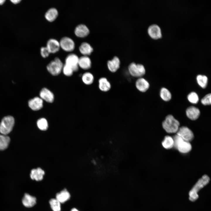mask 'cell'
Instances as JSON below:
<instances>
[{
    "label": "cell",
    "mask_w": 211,
    "mask_h": 211,
    "mask_svg": "<svg viewBox=\"0 0 211 211\" xmlns=\"http://www.w3.org/2000/svg\"><path fill=\"white\" fill-rule=\"evenodd\" d=\"M176 134L180 136L184 140L189 142L192 141L194 137L192 131L185 126L179 127Z\"/></svg>",
    "instance_id": "52a82bcc"
},
{
    "label": "cell",
    "mask_w": 211,
    "mask_h": 211,
    "mask_svg": "<svg viewBox=\"0 0 211 211\" xmlns=\"http://www.w3.org/2000/svg\"><path fill=\"white\" fill-rule=\"evenodd\" d=\"M56 199L60 203H63L68 200L70 197V194L66 189H64L56 195Z\"/></svg>",
    "instance_id": "7402d4cb"
},
{
    "label": "cell",
    "mask_w": 211,
    "mask_h": 211,
    "mask_svg": "<svg viewBox=\"0 0 211 211\" xmlns=\"http://www.w3.org/2000/svg\"><path fill=\"white\" fill-rule=\"evenodd\" d=\"M149 35L152 38L157 40L162 37V33L160 27L156 24H152L148 27L147 30Z\"/></svg>",
    "instance_id": "30bf717a"
},
{
    "label": "cell",
    "mask_w": 211,
    "mask_h": 211,
    "mask_svg": "<svg viewBox=\"0 0 211 211\" xmlns=\"http://www.w3.org/2000/svg\"><path fill=\"white\" fill-rule=\"evenodd\" d=\"M196 80L198 84L202 88H205L207 86L208 78L204 75H198L196 77Z\"/></svg>",
    "instance_id": "83f0119b"
},
{
    "label": "cell",
    "mask_w": 211,
    "mask_h": 211,
    "mask_svg": "<svg viewBox=\"0 0 211 211\" xmlns=\"http://www.w3.org/2000/svg\"><path fill=\"white\" fill-rule=\"evenodd\" d=\"M40 53L42 56L45 58L48 56L50 53L47 47H43L40 49Z\"/></svg>",
    "instance_id": "e575fe53"
},
{
    "label": "cell",
    "mask_w": 211,
    "mask_h": 211,
    "mask_svg": "<svg viewBox=\"0 0 211 211\" xmlns=\"http://www.w3.org/2000/svg\"><path fill=\"white\" fill-rule=\"evenodd\" d=\"M80 52L84 56L90 55L93 51V48L91 45L87 42H82L79 47Z\"/></svg>",
    "instance_id": "603a6c76"
},
{
    "label": "cell",
    "mask_w": 211,
    "mask_h": 211,
    "mask_svg": "<svg viewBox=\"0 0 211 211\" xmlns=\"http://www.w3.org/2000/svg\"><path fill=\"white\" fill-rule=\"evenodd\" d=\"M108 70L111 72H116L119 68L120 61L117 56H115L111 60H108L107 63Z\"/></svg>",
    "instance_id": "5bb4252c"
},
{
    "label": "cell",
    "mask_w": 211,
    "mask_h": 211,
    "mask_svg": "<svg viewBox=\"0 0 211 211\" xmlns=\"http://www.w3.org/2000/svg\"><path fill=\"white\" fill-rule=\"evenodd\" d=\"M174 141V146L180 152L186 153L191 149L192 146L189 142L184 140L180 136L175 135L173 137Z\"/></svg>",
    "instance_id": "3957f363"
},
{
    "label": "cell",
    "mask_w": 211,
    "mask_h": 211,
    "mask_svg": "<svg viewBox=\"0 0 211 211\" xmlns=\"http://www.w3.org/2000/svg\"><path fill=\"white\" fill-rule=\"evenodd\" d=\"M79 57L76 54H70L66 58L65 64L71 67L74 72H76L78 71L79 68Z\"/></svg>",
    "instance_id": "9c48e42d"
},
{
    "label": "cell",
    "mask_w": 211,
    "mask_h": 211,
    "mask_svg": "<svg viewBox=\"0 0 211 211\" xmlns=\"http://www.w3.org/2000/svg\"><path fill=\"white\" fill-rule=\"evenodd\" d=\"M28 104L30 108L32 110H38L42 108L43 100L40 97H36L30 100Z\"/></svg>",
    "instance_id": "8fae6325"
},
{
    "label": "cell",
    "mask_w": 211,
    "mask_h": 211,
    "mask_svg": "<svg viewBox=\"0 0 211 211\" xmlns=\"http://www.w3.org/2000/svg\"><path fill=\"white\" fill-rule=\"evenodd\" d=\"M10 142V138L8 136L0 135V150H3L7 148Z\"/></svg>",
    "instance_id": "d4e9b609"
},
{
    "label": "cell",
    "mask_w": 211,
    "mask_h": 211,
    "mask_svg": "<svg viewBox=\"0 0 211 211\" xmlns=\"http://www.w3.org/2000/svg\"><path fill=\"white\" fill-rule=\"evenodd\" d=\"M40 96L43 100L48 103H52L54 101L53 93L47 88H44L42 89L40 93Z\"/></svg>",
    "instance_id": "7c38bea8"
},
{
    "label": "cell",
    "mask_w": 211,
    "mask_h": 211,
    "mask_svg": "<svg viewBox=\"0 0 211 211\" xmlns=\"http://www.w3.org/2000/svg\"><path fill=\"white\" fill-rule=\"evenodd\" d=\"M180 125L179 121L171 115H168L162 122L163 128L167 133H176Z\"/></svg>",
    "instance_id": "7a4b0ae2"
},
{
    "label": "cell",
    "mask_w": 211,
    "mask_h": 211,
    "mask_svg": "<svg viewBox=\"0 0 211 211\" xmlns=\"http://www.w3.org/2000/svg\"><path fill=\"white\" fill-rule=\"evenodd\" d=\"M36 198L28 193H25L22 200V203L24 206L27 207H31L36 204Z\"/></svg>",
    "instance_id": "e0dca14e"
},
{
    "label": "cell",
    "mask_w": 211,
    "mask_h": 211,
    "mask_svg": "<svg viewBox=\"0 0 211 211\" xmlns=\"http://www.w3.org/2000/svg\"><path fill=\"white\" fill-rule=\"evenodd\" d=\"M98 87L103 92H107L111 89V85L109 81L105 77L101 78L98 80Z\"/></svg>",
    "instance_id": "44dd1931"
},
{
    "label": "cell",
    "mask_w": 211,
    "mask_h": 211,
    "mask_svg": "<svg viewBox=\"0 0 211 211\" xmlns=\"http://www.w3.org/2000/svg\"><path fill=\"white\" fill-rule=\"evenodd\" d=\"M5 1L4 0H0V4H2Z\"/></svg>",
    "instance_id": "8d00e7d4"
},
{
    "label": "cell",
    "mask_w": 211,
    "mask_h": 211,
    "mask_svg": "<svg viewBox=\"0 0 211 211\" xmlns=\"http://www.w3.org/2000/svg\"><path fill=\"white\" fill-rule=\"evenodd\" d=\"M45 174L44 171L40 168L32 170L30 174L31 178L36 181H40L43 178Z\"/></svg>",
    "instance_id": "ffe728a7"
},
{
    "label": "cell",
    "mask_w": 211,
    "mask_h": 211,
    "mask_svg": "<svg viewBox=\"0 0 211 211\" xmlns=\"http://www.w3.org/2000/svg\"><path fill=\"white\" fill-rule=\"evenodd\" d=\"M58 15L57 9L54 8L49 9L46 12L45 17L46 19L49 21L52 22L54 21Z\"/></svg>",
    "instance_id": "cb8c5ba5"
},
{
    "label": "cell",
    "mask_w": 211,
    "mask_h": 211,
    "mask_svg": "<svg viewBox=\"0 0 211 211\" xmlns=\"http://www.w3.org/2000/svg\"><path fill=\"white\" fill-rule=\"evenodd\" d=\"M71 211H79L75 208H72L71 210Z\"/></svg>",
    "instance_id": "74e56055"
},
{
    "label": "cell",
    "mask_w": 211,
    "mask_h": 211,
    "mask_svg": "<svg viewBox=\"0 0 211 211\" xmlns=\"http://www.w3.org/2000/svg\"><path fill=\"white\" fill-rule=\"evenodd\" d=\"M49 203L53 211H61V203L57 199H51L49 201Z\"/></svg>",
    "instance_id": "f546056e"
},
{
    "label": "cell",
    "mask_w": 211,
    "mask_h": 211,
    "mask_svg": "<svg viewBox=\"0 0 211 211\" xmlns=\"http://www.w3.org/2000/svg\"><path fill=\"white\" fill-rule=\"evenodd\" d=\"M201 103L204 105H210L211 104V94L206 95L201 100Z\"/></svg>",
    "instance_id": "836d02e7"
},
{
    "label": "cell",
    "mask_w": 211,
    "mask_h": 211,
    "mask_svg": "<svg viewBox=\"0 0 211 211\" xmlns=\"http://www.w3.org/2000/svg\"><path fill=\"white\" fill-rule=\"evenodd\" d=\"M163 146L166 149L172 148L174 146V141L173 137L169 136H166L162 142Z\"/></svg>",
    "instance_id": "4316f807"
},
{
    "label": "cell",
    "mask_w": 211,
    "mask_h": 211,
    "mask_svg": "<svg viewBox=\"0 0 211 211\" xmlns=\"http://www.w3.org/2000/svg\"><path fill=\"white\" fill-rule=\"evenodd\" d=\"M63 66V63L60 59L58 57H56L49 63L47 68L51 74L57 76L61 72Z\"/></svg>",
    "instance_id": "5b68a950"
},
{
    "label": "cell",
    "mask_w": 211,
    "mask_h": 211,
    "mask_svg": "<svg viewBox=\"0 0 211 211\" xmlns=\"http://www.w3.org/2000/svg\"><path fill=\"white\" fill-rule=\"evenodd\" d=\"M37 125L39 128L42 130H45L48 127L47 121L44 118L39 119L37 122Z\"/></svg>",
    "instance_id": "4dcf8cb0"
},
{
    "label": "cell",
    "mask_w": 211,
    "mask_h": 211,
    "mask_svg": "<svg viewBox=\"0 0 211 211\" xmlns=\"http://www.w3.org/2000/svg\"><path fill=\"white\" fill-rule=\"evenodd\" d=\"M46 47L50 53H55L59 50L60 45L59 42L54 39H50L47 42Z\"/></svg>",
    "instance_id": "d6986e66"
},
{
    "label": "cell",
    "mask_w": 211,
    "mask_h": 211,
    "mask_svg": "<svg viewBox=\"0 0 211 211\" xmlns=\"http://www.w3.org/2000/svg\"><path fill=\"white\" fill-rule=\"evenodd\" d=\"M210 178L206 175H204L200 178L189 192V199L194 202L198 198V193L202 188L207 185L209 182Z\"/></svg>",
    "instance_id": "6da1fadb"
},
{
    "label": "cell",
    "mask_w": 211,
    "mask_h": 211,
    "mask_svg": "<svg viewBox=\"0 0 211 211\" xmlns=\"http://www.w3.org/2000/svg\"><path fill=\"white\" fill-rule=\"evenodd\" d=\"M78 64L79 67L81 69L87 70L91 68V62L89 57L84 55L79 58Z\"/></svg>",
    "instance_id": "ac0fdd59"
},
{
    "label": "cell",
    "mask_w": 211,
    "mask_h": 211,
    "mask_svg": "<svg viewBox=\"0 0 211 211\" xmlns=\"http://www.w3.org/2000/svg\"><path fill=\"white\" fill-rule=\"evenodd\" d=\"M74 33L78 37L83 38L86 36L89 33L88 28L85 25L80 24L78 25L75 28Z\"/></svg>",
    "instance_id": "2e32d148"
},
{
    "label": "cell",
    "mask_w": 211,
    "mask_h": 211,
    "mask_svg": "<svg viewBox=\"0 0 211 211\" xmlns=\"http://www.w3.org/2000/svg\"><path fill=\"white\" fill-rule=\"evenodd\" d=\"M160 96L164 101H169L171 98V95L170 91L166 88H162L160 91Z\"/></svg>",
    "instance_id": "f1b7e54d"
},
{
    "label": "cell",
    "mask_w": 211,
    "mask_h": 211,
    "mask_svg": "<svg viewBox=\"0 0 211 211\" xmlns=\"http://www.w3.org/2000/svg\"><path fill=\"white\" fill-rule=\"evenodd\" d=\"M14 124V118L11 116L5 117L0 123V133L7 135L12 130Z\"/></svg>",
    "instance_id": "277c9868"
},
{
    "label": "cell",
    "mask_w": 211,
    "mask_h": 211,
    "mask_svg": "<svg viewBox=\"0 0 211 211\" xmlns=\"http://www.w3.org/2000/svg\"><path fill=\"white\" fill-rule=\"evenodd\" d=\"M186 113L187 117L190 120H195L199 117L200 112L197 108L193 106H190L186 110Z\"/></svg>",
    "instance_id": "9a60e30c"
},
{
    "label": "cell",
    "mask_w": 211,
    "mask_h": 211,
    "mask_svg": "<svg viewBox=\"0 0 211 211\" xmlns=\"http://www.w3.org/2000/svg\"><path fill=\"white\" fill-rule=\"evenodd\" d=\"M62 71L64 74L67 76H72L74 72L71 67L66 64L63 65Z\"/></svg>",
    "instance_id": "d6a6232c"
},
{
    "label": "cell",
    "mask_w": 211,
    "mask_h": 211,
    "mask_svg": "<svg viewBox=\"0 0 211 211\" xmlns=\"http://www.w3.org/2000/svg\"><path fill=\"white\" fill-rule=\"evenodd\" d=\"M60 47L65 51L70 52L73 51L75 48V43L70 38L64 37L62 38L59 42Z\"/></svg>",
    "instance_id": "ba28073f"
},
{
    "label": "cell",
    "mask_w": 211,
    "mask_h": 211,
    "mask_svg": "<svg viewBox=\"0 0 211 211\" xmlns=\"http://www.w3.org/2000/svg\"><path fill=\"white\" fill-rule=\"evenodd\" d=\"M188 101L193 104L197 103L199 101L198 96L196 93L192 92L189 93L187 96Z\"/></svg>",
    "instance_id": "1f68e13d"
},
{
    "label": "cell",
    "mask_w": 211,
    "mask_h": 211,
    "mask_svg": "<svg viewBox=\"0 0 211 211\" xmlns=\"http://www.w3.org/2000/svg\"><path fill=\"white\" fill-rule=\"evenodd\" d=\"M135 84L137 89L142 92L146 91L149 87L148 82L142 77L138 78Z\"/></svg>",
    "instance_id": "4fadbf2b"
},
{
    "label": "cell",
    "mask_w": 211,
    "mask_h": 211,
    "mask_svg": "<svg viewBox=\"0 0 211 211\" xmlns=\"http://www.w3.org/2000/svg\"><path fill=\"white\" fill-rule=\"evenodd\" d=\"M11 1L13 3L15 4H17L19 3L20 1V0H11Z\"/></svg>",
    "instance_id": "d590c367"
},
{
    "label": "cell",
    "mask_w": 211,
    "mask_h": 211,
    "mask_svg": "<svg viewBox=\"0 0 211 211\" xmlns=\"http://www.w3.org/2000/svg\"><path fill=\"white\" fill-rule=\"evenodd\" d=\"M128 70L131 76L138 78L142 77L146 72L145 67L143 65L136 64L134 62L129 64Z\"/></svg>",
    "instance_id": "8992f818"
},
{
    "label": "cell",
    "mask_w": 211,
    "mask_h": 211,
    "mask_svg": "<svg viewBox=\"0 0 211 211\" xmlns=\"http://www.w3.org/2000/svg\"><path fill=\"white\" fill-rule=\"evenodd\" d=\"M82 79L84 83L88 85L91 84L93 82L94 77L93 75L90 72H86L82 76Z\"/></svg>",
    "instance_id": "484cf974"
}]
</instances>
